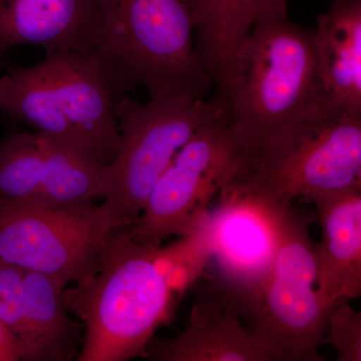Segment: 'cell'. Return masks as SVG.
Listing matches in <instances>:
<instances>
[{"instance_id":"cell-22","label":"cell","mask_w":361,"mask_h":361,"mask_svg":"<svg viewBox=\"0 0 361 361\" xmlns=\"http://www.w3.org/2000/svg\"><path fill=\"white\" fill-rule=\"evenodd\" d=\"M21 360L20 349L0 319V361Z\"/></svg>"},{"instance_id":"cell-4","label":"cell","mask_w":361,"mask_h":361,"mask_svg":"<svg viewBox=\"0 0 361 361\" xmlns=\"http://www.w3.org/2000/svg\"><path fill=\"white\" fill-rule=\"evenodd\" d=\"M97 52L115 96L144 87L149 97L206 99L212 80L202 66L190 0H97Z\"/></svg>"},{"instance_id":"cell-10","label":"cell","mask_w":361,"mask_h":361,"mask_svg":"<svg viewBox=\"0 0 361 361\" xmlns=\"http://www.w3.org/2000/svg\"><path fill=\"white\" fill-rule=\"evenodd\" d=\"M218 206L206 224L218 279L236 297L239 308L257 294L276 253L289 209L255 190L219 191Z\"/></svg>"},{"instance_id":"cell-17","label":"cell","mask_w":361,"mask_h":361,"mask_svg":"<svg viewBox=\"0 0 361 361\" xmlns=\"http://www.w3.org/2000/svg\"><path fill=\"white\" fill-rule=\"evenodd\" d=\"M108 165L47 142L44 176L32 205L73 207L106 197Z\"/></svg>"},{"instance_id":"cell-18","label":"cell","mask_w":361,"mask_h":361,"mask_svg":"<svg viewBox=\"0 0 361 361\" xmlns=\"http://www.w3.org/2000/svg\"><path fill=\"white\" fill-rule=\"evenodd\" d=\"M47 151V140L37 133H16L0 142V206L33 200L44 176Z\"/></svg>"},{"instance_id":"cell-19","label":"cell","mask_w":361,"mask_h":361,"mask_svg":"<svg viewBox=\"0 0 361 361\" xmlns=\"http://www.w3.org/2000/svg\"><path fill=\"white\" fill-rule=\"evenodd\" d=\"M206 224L191 236L182 237L166 248H157V267L177 301L203 276L207 264L212 259Z\"/></svg>"},{"instance_id":"cell-1","label":"cell","mask_w":361,"mask_h":361,"mask_svg":"<svg viewBox=\"0 0 361 361\" xmlns=\"http://www.w3.org/2000/svg\"><path fill=\"white\" fill-rule=\"evenodd\" d=\"M219 103L234 149L226 185L252 184L322 108L312 32L290 20L287 0H265Z\"/></svg>"},{"instance_id":"cell-20","label":"cell","mask_w":361,"mask_h":361,"mask_svg":"<svg viewBox=\"0 0 361 361\" xmlns=\"http://www.w3.org/2000/svg\"><path fill=\"white\" fill-rule=\"evenodd\" d=\"M23 274L20 268L0 260V319L18 343L21 360L28 348Z\"/></svg>"},{"instance_id":"cell-2","label":"cell","mask_w":361,"mask_h":361,"mask_svg":"<svg viewBox=\"0 0 361 361\" xmlns=\"http://www.w3.org/2000/svg\"><path fill=\"white\" fill-rule=\"evenodd\" d=\"M116 96L97 51L47 52L30 68L0 78V113L25 123L51 144L114 161L120 145Z\"/></svg>"},{"instance_id":"cell-15","label":"cell","mask_w":361,"mask_h":361,"mask_svg":"<svg viewBox=\"0 0 361 361\" xmlns=\"http://www.w3.org/2000/svg\"><path fill=\"white\" fill-rule=\"evenodd\" d=\"M265 0H190L193 11L197 56L224 99L235 59Z\"/></svg>"},{"instance_id":"cell-5","label":"cell","mask_w":361,"mask_h":361,"mask_svg":"<svg viewBox=\"0 0 361 361\" xmlns=\"http://www.w3.org/2000/svg\"><path fill=\"white\" fill-rule=\"evenodd\" d=\"M312 214L291 207L285 215L279 244L257 294L239 308L254 341L271 361H323L319 346L330 313L317 283ZM339 304V303H338Z\"/></svg>"},{"instance_id":"cell-12","label":"cell","mask_w":361,"mask_h":361,"mask_svg":"<svg viewBox=\"0 0 361 361\" xmlns=\"http://www.w3.org/2000/svg\"><path fill=\"white\" fill-rule=\"evenodd\" d=\"M99 30L97 0H0V61L20 45L89 54Z\"/></svg>"},{"instance_id":"cell-16","label":"cell","mask_w":361,"mask_h":361,"mask_svg":"<svg viewBox=\"0 0 361 361\" xmlns=\"http://www.w3.org/2000/svg\"><path fill=\"white\" fill-rule=\"evenodd\" d=\"M66 282L25 271L26 325L28 348L25 361L78 360L80 329L66 314L63 290Z\"/></svg>"},{"instance_id":"cell-21","label":"cell","mask_w":361,"mask_h":361,"mask_svg":"<svg viewBox=\"0 0 361 361\" xmlns=\"http://www.w3.org/2000/svg\"><path fill=\"white\" fill-rule=\"evenodd\" d=\"M327 336L322 343L331 344L338 361H361V314L341 301L330 313Z\"/></svg>"},{"instance_id":"cell-7","label":"cell","mask_w":361,"mask_h":361,"mask_svg":"<svg viewBox=\"0 0 361 361\" xmlns=\"http://www.w3.org/2000/svg\"><path fill=\"white\" fill-rule=\"evenodd\" d=\"M126 228L106 202L0 206V260L66 284L80 283L99 271L109 237Z\"/></svg>"},{"instance_id":"cell-8","label":"cell","mask_w":361,"mask_h":361,"mask_svg":"<svg viewBox=\"0 0 361 361\" xmlns=\"http://www.w3.org/2000/svg\"><path fill=\"white\" fill-rule=\"evenodd\" d=\"M234 149L227 118L215 97L189 141L157 182L130 236L148 247H160L173 235L191 236L205 225L211 201L231 177Z\"/></svg>"},{"instance_id":"cell-11","label":"cell","mask_w":361,"mask_h":361,"mask_svg":"<svg viewBox=\"0 0 361 361\" xmlns=\"http://www.w3.org/2000/svg\"><path fill=\"white\" fill-rule=\"evenodd\" d=\"M202 286L185 330L152 337L142 357L153 361H271L242 323L236 297L213 277Z\"/></svg>"},{"instance_id":"cell-3","label":"cell","mask_w":361,"mask_h":361,"mask_svg":"<svg viewBox=\"0 0 361 361\" xmlns=\"http://www.w3.org/2000/svg\"><path fill=\"white\" fill-rule=\"evenodd\" d=\"M157 248L135 241L129 228L116 230L96 274L63 290L66 310L84 322L78 361L142 357L156 330L170 322L178 301L157 267Z\"/></svg>"},{"instance_id":"cell-14","label":"cell","mask_w":361,"mask_h":361,"mask_svg":"<svg viewBox=\"0 0 361 361\" xmlns=\"http://www.w3.org/2000/svg\"><path fill=\"white\" fill-rule=\"evenodd\" d=\"M311 32L323 106L361 113V0H331Z\"/></svg>"},{"instance_id":"cell-9","label":"cell","mask_w":361,"mask_h":361,"mask_svg":"<svg viewBox=\"0 0 361 361\" xmlns=\"http://www.w3.org/2000/svg\"><path fill=\"white\" fill-rule=\"evenodd\" d=\"M361 186V113L323 106L248 189L290 208L297 198Z\"/></svg>"},{"instance_id":"cell-13","label":"cell","mask_w":361,"mask_h":361,"mask_svg":"<svg viewBox=\"0 0 361 361\" xmlns=\"http://www.w3.org/2000/svg\"><path fill=\"white\" fill-rule=\"evenodd\" d=\"M315 219L322 241L315 244L317 292L337 305L361 295V186L316 195Z\"/></svg>"},{"instance_id":"cell-6","label":"cell","mask_w":361,"mask_h":361,"mask_svg":"<svg viewBox=\"0 0 361 361\" xmlns=\"http://www.w3.org/2000/svg\"><path fill=\"white\" fill-rule=\"evenodd\" d=\"M211 104L212 99L187 96L149 97L146 104L127 97L116 99L120 145L108 165L104 202L116 219L129 228L134 225L157 182Z\"/></svg>"}]
</instances>
